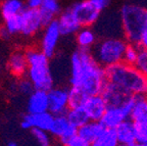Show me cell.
Instances as JSON below:
<instances>
[{"label":"cell","instance_id":"836d02e7","mask_svg":"<svg viewBox=\"0 0 147 146\" xmlns=\"http://www.w3.org/2000/svg\"><path fill=\"white\" fill-rule=\"evenodd\" d=\"M89 1L100 12H102L104 9L107 8L110 3V0H89Z\"/></svg>","mask_w":147,"mask_h":146},{"label":"cell","instance_id":"ba28073f","mask_svg":"<svg viewBox=\"0 0 147 146\" xmlns=\"http://www.w3.org/2000/svg\"><path fill=\"white\" fill-rule=\"evenodd\" d=\"M21 34L27 38H31V37L37 35L44 27L39 9H33L27 7L21 14Z\"/></svg>","mask_w":147,"mask_h":146},{"label":"cell","instance_id":"e575fe53","mask_svg":"<svg viewBox=\"0 0 147 146\" xmlns=\"http://www.w3.org/2000/svg\"><path fill=\"white\" fill-rule=\"evenodd\" d=\"M137 45L138 47L140 48V50L147 51V29L140 36V38H139V40L137 42Z\"/></svg>","mask_w":147,"mask_h":146},{"label":"cell","instance_id":"8992f818","mask_svg":"<svg viewBox=\"0 0 147 146\" xmlns=\"http://www.w3.org/2000/svg\"><path fill=\"white\" fill-rule=\"evenodd\" d=\"M134 101L135 97H131L121 106H108L100 121L102 125L106 129H115L123 122L129 120L133 110Z\"/></svg>","mask_w":147,"mask_h":146},{"label":"cell","instance_id":"4316f807","mask_svg":"<svg viewBox=\"0 0 147 146\" xmlns=\"http://www.w3.org/2000/svg\"><path fill=\"white\" fill-rule=\"evenodd\" d=\"M4 26L7 29L10 34L16 35V34H21L22 30V20H21V14H18V16H9V18H5L4 20Z\"/></svg>","mask_w":147,"mask_h":146},{"label":"cell","instance_id":"30bf717a","mask_svg":"<svg viewBox=\"0 0 147 146\" xmlns=\"http://www.w3.org/2000/svg\"><path fill=\"white\" fill-rule=\"evenodd\" d=\"M69 8L78 18L82 27H91L96 24L100 18L101 12L98 11L90 3L89 0H83L80 2H77L71 5Z\"/></svg>","mask_w":147,"mask_h":146},{"label":"cell","instance_id":"8fae6325","mask_svg":"<svg viewBox=\"0 0 147 146\" xmlns=\"http://www.w3.org/2000/svg\"><path fill=\"white\" fill-rule=\"evenodd\" d=\"M54 114L50 112H44L40 114H29L24 116L21 122V127L25 130H32V129H41L44 131L50 130L52 126Z\"/></svg>","mask_w":147,"mask_h":146},{"label":"cell","instance_id":"603a6c76","mask_svg":"<svg viewBox=\"0 0 147 146\" xmlns=\"http://www.w3.org/2000/svg\"><path fill=\"white\" fill-rule=\"evenodd\" d=\"M24 9L25 6L21 0H4L0 5V12L4 20L9 16L21 14Z\"/></svg>","mask_w":147,"mask_h":146},{"label":"cell","instance_id":"d4e9b609","mask_svg":"<svg viewBox=\"0 0 147 146\" xmlns=\"http://www.w3.org/2000/svg\"><path fill=\"white\" fill-rule=\"evenodd\" d=\"M117 133L115 129H106L99 136V138L92 144V146H119Z\"/></svg>","mask_w":147,"mask_h":146},{"label":"cell","instance_id":"4dcf8cb0","mask_svg":"<svg viewBox=\"0 0 147 146\" xmlns=\"http://www.w3.org/2000/svg\"><path fill=\"white\" fill-rule=\"evenodd\" d=\"M59 141L62 146H88L89 145L78 133L71 135L69 137L59 139Z\"/></svg>","mask_w":147,"mask_h":146},{"label":"cell","instance_id":"d6986e66","mask_svg":"<svg viewBox=\"0 0 147 146\" xmlns=\"http://www.w3.org/2000/svg\"><path fill=\"white\" fill-rule=\"evenodd\" d=\"M115 130L117 133V140H119L121 145L132 146L137 142L135 125L130 119L123 122Z\"/></svg>","mask_w":147,"mask_h":146},{"label":"cell","instance_id":"8d00e7d4","mask_svg":"<svg viewBox=\"0 0 147 146\" xmlns=\"http://www.w3.org/2000/svg\"><path fill=\"white\" fill-rule=\"evenodd\" d=\"M10 37H11V34L7 31V29L4 27V26L0 27V38L4 39V40H7V39H9Z\"/></svg>","mask_w":147,"mask_h":146},{"label":"cell","instance_id":"f1b7e54d","mask_svg":"<svg viewBox=\"0 0 147 146\" xmlns=\"http://www.w3.org/2000/svg\"><path fill=\"white\" fill-rule=\"evenodd\" d=\"M88 96H85L78 90H75L69 87V107H79L82 106L85 99Z\"/></svg>","mask_w":147,"mask_h":146},{"label":"cell","instance_id":"74e56055","mask_svg":"<svg viewBox=\"0 0 147 146\" xmlns=\"http://www.w3.org/2000/svg\"><path fill=\"white\" fill-rule=\"evenodd\" d=\"M6 146H18V143H16V142H14V141H9L8 143L6 144Z\"/></svg>","mask_w":147,"mask_h":146},{"label":"cell","instance_id":"6da1fadb","mask_svg":"<svg viewBox=\"0 0 147 146\" xmlns=\"http://www.w3.org/2000/svg\"><path fill=\"white\" fill-rule=\"evenodd\" d=\"M105 68L101 66L91 50L78 48L71 56V88L85 96L101 94L106 84Z\"/></svg>","mask_w":147,"mask_h":146},{"label":"cell","instance_id":"ab89813d","mask_svg":"<svg viewBox=\"0 0 147 146\" xmlns=\"http://www.w3.org/2000/svg\"><path fill=\"white\" fill-rule=\"evenodd\" d=\"M146 29H147V12H146Z\"/></svg>","mask_w":147,"mask_h":146},{"label":"cell","instance_id":"484cf974","mask_svg":"<svg viewBox=\"0 0 147 146\" xmlns=\"http://www.w3.org/2000/svg\"><path fill=\"white\" fill-rule=\"evenodd\" d=\"M139 53H140V48L138 47L137 44L129 43L126 48V51H125L123 62L135 66L136 62L138 59V56H139Z\"/></svg>","mask_w":147,"mask_h":146},{"label":"cell","instance_id":"d6a6232c","mask_svg":"<svg viewBox=\"0 0 147 146\" xmlns=\"http://www.w3.org/2000/svg\"><path fill=\"white\" fill-rule=\"evenodd\" d=\"M136 129V136L137 142H147V123L145 124H134Z\"/></svg>","mask_w":147,"mask_h":146},{"label":"cell","instance_id":"5b68a950","mask_svg":"<svg viewBox=\"0 0 147 146\" xmlns=\"http://www.w3.org/2000/svg\"><path fill=\"white\" fill-rule=\"evenodd\" d=\"M129 42L124 37H106L101 39L92 49V54L101 66H109L123 62L124 54Z\"/></svg>","mask_w":147,"mask_h":146},{"label":"cell","instance_id":"3957f363","mask_svg":"<svg viewBox=\"0 0 147 146\" xmlns=\"http://www.w3.org/2000/svg\"><path fill=\"white\" fill-rule=\"evenodd\" d=\"M26 55L29 62L27 76L35 89L49 91L54 85L50 69V58L40 48L36 47L28 48Z\"/></svg>","mask_w":147,"mask_h":146},{"label":"cell","instance_id":"cb8c5ba5","mask_svg":"<svg viewBox=\"0 0 147 146\" xmlns=\"http://www.w3.org/2000/svg\"><path fill=\"white\" fill-rule=\"evenodd\" d=\"M65 114H67L69 123L75 126V127H77L78 129L80 127H82L83 125H85L87 122L90 121L82 106H79V107H69Z\"/></svg>","mask_w":147,"mask_h":146},{"label":"cell","instance_id":"4fadbf2b","mask_svg":"<svg viewBox=\"0 0 147 146\" xmlns=\"http://www.w3.org/2000/svg\"><path fill=\"white\" fill-rule=\"evenodd\" d=\"M49 133L54 137H57L58 139H62L78 133V128L69 123L65 114H58L54 116Z\"/></svg>","mask_w":147,"mask_h":146},{"label":"cell","instance_id":"e0dca14e","mask_svg":"<svg viewBox=\"0 0 147 146\" xmlns=\"http://www.w3.org/2000/svg\"><path fill=\"white\" fill-rule=\"evenodd\" d=\"M49 110L48 91L35 89L28 99V112L29 114H40Z\"/></svg>","mask_w":147,"mask_h":146},{"label":"cell","instance_id":"7402d4cb","mask_svg":"<svg viewBox=\"0 0 147 146\" xmlns=\"http://www.w3.org/2000/svg\"><path fill=\"white\" fill-rule=\"evenodd\" d=\"M130 120L134 124L147 123V95L135 97Z\"/></svg>","mask_w":147,"mask_h":146},{"label":"cell","instance_id":"d590c367","mask_svg":"<svg viewBox=\"0 0 147 146\" xmlns=\"http://www.w3.org/2000/svg\"><path fill=\"white\" fill-rule=\"evenodd\" d=\"M43 0H27V7L33 9H39L42 6Z\"/></svg>","mask_w":147,"mask_h":146},{"label":"cell","instance_id":"52a82bcc","mask_svg":"<svg viewBox=\"0 0 147 146\" xmlns=\"http://www.w3.org/2000/svg\"><path fill=\"white\" fill-rule=\"evenodd\" d=\"M61 36L62 35L60 32L57 20H54L50 24L44 27V32L42 35L41 41H40L39 48L49 58L54 56Z\"/></svg>","mask_w":147,"mask_h":146},{"label":"cell","instance_id":"60d3db41","mask_svg":"<svg viewBox=\"0 0 147 146\" xmlns=\"http://www.w3.org/2000/svg\"><path fill=\"white\" fill-rule=\"evenodd\" d=\"M119 146H125V145H121V144H119Z\"/></svg>","mask_w":147,"mask_h":146},{"label":"cell","instance_id":"277c9868","mask_svg":"<svg viewBox=\"0 0 147 146\" xmlns=\"http://www.w3.org/2000/svg\"><path fill=\"white\" fill-rule=\"evenodd\" d=\"M146 9L135 4H126L121 9L123 37L129 43L137 44L142 33L146 30Z\"/></svg>","mask_w":147,"mask_h":146},{"label":"cell","instance_id":"ac0fdd59","mask_svg":"<svg viewBox=\"0 0 147 146\" xmlns=\"http://www.w3.org/2000/svg\"><path fill=\"white\" fill-rule=\"evenodd\" d=\"M105 127L100 121H89L78 129V134L89 145H92L103 133Z\"/></svg>","mask_w":147,"mask_h":146},{"label":"cell","instance_id":"5bb4252c","mask_svg":"<svg viewBox=\"0 0 147 146\" xmlns=\"http://www.w3.org/2000/svg\"><path fill=\"white\" fill-rule=\"evenodd\" d=\"M29 62H28L26 51L16 50L10 55L7 62V69L9 73L18 79L24 78L28 73Z\"/></svg>","mask_w":147,"mask_h":146},{"label":"cell","instance_id":"44dd1931","mask_svg":"<svg viewBox=\"0 0 147 146\" xmlns=\"http://www.w3.org/2000/svg\"><path fill=\"white\" fill-rule=\"evenodd\" d=\"M44 27L53 22L55 16H59L60 14V4L59 0H43L42 6L39 8Z\"/></svg>","mask_w":147,"mask_h":146},{"label":"cell","instance_id":"9c48e42d","mask_svg":"<svg viewBox=\"0 0 147 146\" xmlns=\"http://www.w3.org/2000/svg\"><path fill=\"white\" fill-rule=\"evenodd\" d=\"M49 112L54 116L67 114L69 108V88L53 87L48 91Z\"/></svg>","mask_w":147,"mask_h":146},{"label":"cell","instance_id":"83f0119b","mask_svg":"<svg viewBox=\"0 0 147 146\" xmlns=\"http://www.w3.org/2000/svg\"><path fill=\"white\" fill-rule=\"evenodd\" d=\"M31 133L40 146H51V134L48 131H44L41 129H32Z\"/></svg>","mask_w":147,"mask_h":146},{"label":"cell","instance_id":"1f68e13d","mask_svg":"<svg viewBox=\"0 0 147 146\" xmlns=\"http://www.w3.org/2000/svg\"><path fill=\"white\" fill-rule=\"evenodd\" d=\"M135 66L138 69V71L141 72L145 77H147V51L140 50Z\"/></svg>","mask_w":147,"mask_h":146},{"label":"cell","instance_id":"7a4b0ae2","mask_svg":"<svg viewBox=\"0 0 147 146\" xmlns=\"http://www.w3.org/2000/svg\"><path fill=\"white\" fill-rule=\"evenodd\" d=\"M106 81L115 85L130 96L147 95V77L135 66L119 62L105 69Z\"/></svg>","mask_w":147,"mask_h":146},{"label":"cell","instance_id":"ffe728a7","mask_svg":"<svg viewBox=\"0 0 147 146\" xmlns=\"http://www.w3.org/2000/svg\"><path fill=\"white\" fill-rule=\"evenodd\" d=\"M75 36L78 48L81 49L92 50L97 43V35L91 27H82Z\"/></svg>","mask_w":147,"mask_h":146},{"label":"cell","instance_id":"b9f144b4","mask_svg":"<svg viewBox=\"0 0 147 146\" xmlns=\"http://www.w3.org/2000/svg\"><path fill=\"white\" fill-rule=\"evenodd\" d=\"M88 146H92V145H88Z\"/></svg>","mask_w":147,"mask_h":146},{"label":"cell","instance_id":"f546056e","mask_svg":"<svg viewBox=\"0 0 147 146\" xmlns=\"http://www.w3.org/2000/svg\"><path fill=\"white\" fill-rule=\"evenodd\" d=\"M16 89H18V91L20 93L30 95V94H32L34 92L35 87L29 78L24 77L21 78V79H18V82L16 84Z\"/></svg>","mask_w":147,"mask_h":146},{"label":"cell","instance_id":"f35d334b","mask_svg":"<svg viewBox=\"0 0 147 146\" xmlns=\"http://www.w3.org/2000/svg\"><path fill=\"white\" fill-rule=\"evenodd\" d=\"M132 146H145V143H142V142H136V143L133 144Z\"/></svg>","mask_w":147,"mask_h":146},{"label":"cell","instance_id":"9a60e30c","mask_svg":"<svg viewBox=\"0 0 147 146\" xmlns=\"http://www.w3.org/2000/svg\"><path fill=\"white\" fill-rule=\"evenodd\" d=\"M56 20H57L62 36L76 35V33L82 28L80 22L78 21L76 16L73 14L71 8H67L62 12H60Z\"/></svg>","mask_w":147,"mask_h":146},{"label":"cell","instance_id":"7c38bea8","mask_svg":"<svg viewBox=\"0 0 147 146\" xmlns=\"http://www.w3.org/2000/svg\"><path fill=\"white\" fill-rule=\"evenodd\" d=\"M82 107L90 121H101L108 105L101 94H95L88 96L82 104Z\"/></svg>","mask_w":147,"mask_h":146},{"label":"cell","instance_id":"2e32d148","mask_svg":"<svg viewBox=\"0 0 147 146\" xmlns=\"http://www.w3.org/2000/svg\"><path fill=\"white\" fill-rule=\"evenodd\" d=\"M101 95L103 96L108 106H121L131 97H134L130 96L122 89H119L117 86L109 82H106L103 90L101 92Z\"/></svg>","mask_w":147,"mask_h":146}]
</instances>
